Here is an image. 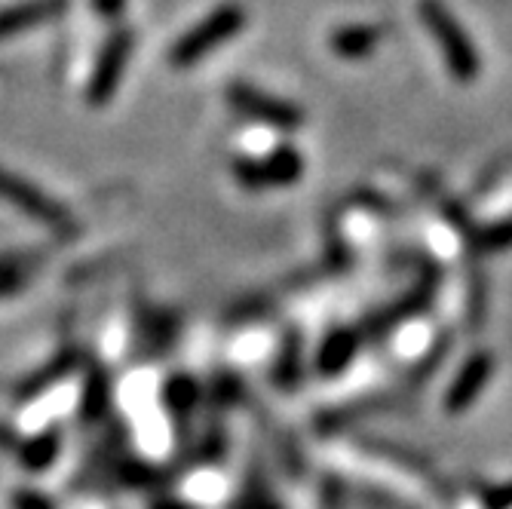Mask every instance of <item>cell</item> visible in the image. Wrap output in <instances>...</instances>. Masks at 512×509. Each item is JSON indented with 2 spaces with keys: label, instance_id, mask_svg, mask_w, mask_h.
Returning a JSON list of instances; mask_svg holds the SVG:
<instances>
[{
  "label": "cell",
  "instance_id": "cell-6",
  "mask_svg": "<svg viewBox=\"0 0 512 509\" xmlns=\"http://www.w3.org/2000/svg\"><path fill=\"white\" fill-rule=\"evenodd\" d=\"M424 19H427V25L433 28V34L439 37L451 71H454L457 77H463V80L476 77V71H479L476 50H473V43H470L467 37H463V31H460V25L451 19V13H448L442 4H436V0H427V4H424Z\"/></svg>",
  "mask_w": 512,
  "mask_h": 509
},
{
  "label": "cell",
  "instance_id": "cell-8",
  "mask_svg": "<svg viewBox=\"0 0 512 509\" xmlns=\"http://www.w3.org/2000/svg\"><path fill=\"white\" fill-rule=\"evenodd\" d=\"M59 451H62V433L59 430H43V433H37V436H31L28 442H22L19 445V460H22V467L25 470H46L53 464V460L59 457Z\"/></svg>",
  "mask_w": 512,
  "mask_h": 509
},
{
  "label": "cell",
  "instance_id": "cell-13",
  "mask_svg": "<svg viewBox=\"0 0 512 509\" xmlns=\"http://www.w3.org/2000/svg\"><path fill=\"white\" fill-rule=\"evenodd\" d=\"M353 350H356V335H350V332H335L329 341L322 344V353H319V372H325V375L341 372V368L353 359Z\"/></svg>",
  "mask_w": 512,
  "mask_h": 509
},
{
  "label": "cell",
  "instance_id": "cell-2",
  "mask_svg": "<svg viewBox=\"0 0 512 509\" xmlns=\"http://www.w3.org/2000/svg\"><path fill=\"white\" fill-rule=\"evenodd\" d=\"M0 200H7L22 215L59 230V234H65V230L71 227V212L56 197H50L46 191H40L37 184H31L28 178L10 172L4 166H0Z\"/></svg>",
  "mask_w": 512,
  "mask_h": 509
},
{
  "label": "cell",
  "instance_id": "cell-18",
  "mask_svg": "<svg viewBox=\"0 0 512 509\" xmlns=\"http://www.w3.org/2000/svg\"><path fill=\"white\" fill-rule=\"evenodd\" d=\"M19 439H16V433L4 424V421H0V451H19Z\"/></svg>",
  "mask_w": 512,
  "mask_h": 509
},
{
  "label": "cell",
  "instance_id": "cell-5",
  "mask_svg": "<svg viewBox=\"0 0 512 509\" xmlns=\"http://www.w3.org/2000/svg\"><path fill=\"white\" fill-rule=\"evenodd\" d=\"M227 102L234 105L240 114L261 120L267 126H276V129H295L304 120L298 105H292L286 99H276V96H270V92H261L249 83H230Z\"/></svg>",
  "mask_w": 512,
  "mask_h": 509
},
{
  "label": "cell",
  "instance_id": "cell-16",
  "mask_svg": "<svg viewBox=\"0 0 512 509\" xmlns=\"http://www.w3.org/2000/svg\"><path fill=\"white\" fill-rule=\"evenodd\" d=\"M92 7H96V13L105 22H117L126 10V0H92Z\"/></svg>",
  "mask_w": 512,
  "mask_h": 509
},
{
  "label": "cell",
  "instance_id": "cell-10",
  "mask_svg": "<svg viewBox=\"0 0 512 509\" xmlns=\"http://www.w3.org/2000/svg\"><path fill=\"white\" fill-rule=\"evenodd\" d=\"M74 368H77V353L68 350V353L56 356L46 368H40V372H34L31 381L19 390V396H22V399H31V396H37V393H43V390H50L56 381L68 378V372H74Z\"/></svg>",
  "mask_w": 512,
  "mask_h": 509
},
{
  "label": "cell",
  "instance_id": "cell-14",
  "mask_svg": "<svg viewBox=\"0 0 512 509\" xmlns=\"http://www.w3.org/2000/svg\"><path fill=\"white\" fill-rule=\"evenodd\" d=\"M163 402L175 418H184V414L194 411V405H197V384L188 375H175L163 387Z\"/></svg>",
  "mask_w": 512,
  "mask_h": 509
},
{
  "label": "cell",
  "instance_id": "cell-11",
  "mask_svg": "<svg viewBox=\"0 0 512 509\" xmlns=\"http://www.w3.org/2000/svg\"><path fill=\"white\" fill-rule=\"evenodd\" d=\"M378 37H381L378 28H362V25L341 28L332 37V50L341 53V56H347V59H362V56H368L371 50H375Z\"/></svg>",
  "mask_w": 512,
  "mask_h": 509
},
{
  "label": "cell",
  "instance_id": "cell-7",
  "mask_svg": "<svg viewBox=\"0 0 512 509\" xmlns=\"http://www.w3.org/2000/svg\"><path fill=\"white\" fill-rule=\"evenodd\" d=\"M71 0H22V4L0 10V40H10L37 25L56 22L68 13Z\"/></svg>",
  "mask_w": 512,
  "mask_h": 509
},
{
  "label": "cell",
  "instance_id": "cell-4",
  "mask_svg": "<svg viewBox=\"0 0 512 509\" xmlns=\"http://www.w3.org/2000/svg\"><path fill=\"white\" fill-rule=\"evenodd\" d=\"M304 172V160L298 154V148L286 145L276 148L267 157H255V160H240L234 166V175L243 188L252 191H264V188H286V184H295Z\"/></svg>",
  "mask_w": 512,
  "mask_h": 509
},
{
  "label": "cell",
  "instance_id": "cell-12",
  "mask_svg": "<svg viewBox=\"0 0 512 509\" xmlns=\"http://www.w3.org/2000/svg\"><path fill=\"white\" fill-rule=\"evenodd\" d=\"M108 405H111V378L96 365L83 387V418H92V421L102 418Z\"/></svg>",
  "mask_w": 512,
  "mask_h": 509
},
{
  "label": "cell",
  "instance_id": "cell-9",
  "mask_svg": "<svg viewBox=\"0 0 512 509\" xmlns=\"http://www.w3.org/2000/svg\"><path fill=\"white\" fill-rule=\"evenodd\" d=\"M488 375H491V359H488V356H476L467 368H463V378H460V381L454 384V390L448 393L451 411L467 408V405L479 396V390L488 384Z\"/></svg>",
  "mask_w": 512,
  "mask_h": 509
},
{
  "label": "cell",
  "instance_id": "cell-17",
  "mask_svg": "<svg viewBox=\"0 0 512 509\" xmlns=\"http://www.w3.org/2000/svg\"><path fill=\"white\" fill-rule=\"evenodd\" d=\"M16 509H53L46 503V497L34 494V491H19L16 494Z\"/></svg>",
  "mask_w": 512,
  "mask_h": 509
},
{
  "label": "cell",
  "instance_id": "cell-3",
  "mask_svg": "<svg viewBox=\"0 0 512 509\" xmlns=\"http://www.w3.org/2000/svg\"><path fill=\"white\" fill-rule=\"evenodd\" d=\"M132 31L129 28H117L105 46L99 50V59L92 65L89 83H86V102L92 108H102L114 99V92L120 89V80L129 68V56H132Z\"/></svg>",
  "mask_w": 512,
  "mask_h": 509
},
{
  "label": "cell",
  "instance_id": "cell-1",
  "mask_svg": "<svg viewBox=\"0 0 512 509\" xmlns=\"http://www.w3.org/2000/svg\"><path fill=\"white\" fill-rule=\"evenodd\" d=\"M246 25V10L240 4H224L212 10L203 22H197L191 31H184L169 50L172 68H194L200 65L212 50L224 46L230 37H237Z\"/></svg>",
  "mask_w": 512,
  "mask_h": 509
},
{
  "label": "cell",
  "instance_id": "cell-15",
  "mask_svg": "<svg viewBox=\"0 0 512 509\" xmlns=\"http://www.w3.org/2000/svg\"><path fill=\"white\" fill-rule=\"evenodd\" d=\"M28 267L31 261H16V264H7L0 267V298H10L16 292H22L28 286Z\"/></svg>",
  "mask_w": 512,
  "mask_h": 509
}]
</instances>
